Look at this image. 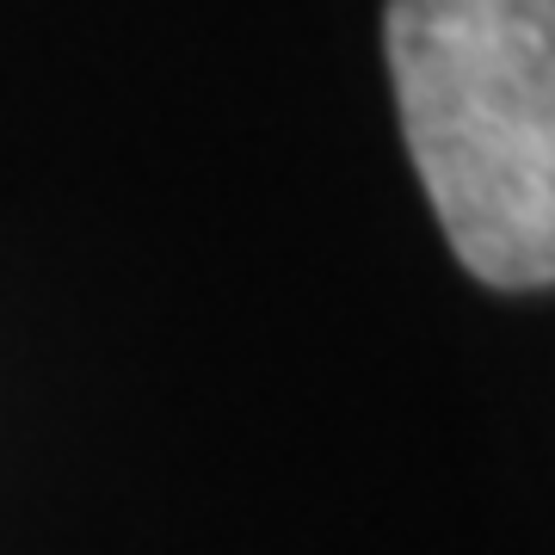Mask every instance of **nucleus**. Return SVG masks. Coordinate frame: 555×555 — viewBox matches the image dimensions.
<instances>
[{
  "label": "nucleus",
  "mask_w": 555,
  "mask_h": 555,
  "mask_svg": "<svg viewBox=\"0 0 555 555\" xmlns=\"http://www.w3.org/2000/svg\"><path fill=\"white\" fill-rule=\"evenodd\" d=\"M408 155L456 259L494 291L555 284V0H389Z\"/></svg>",
  "instance_id": "f257e3e1"
}]
</instances>
